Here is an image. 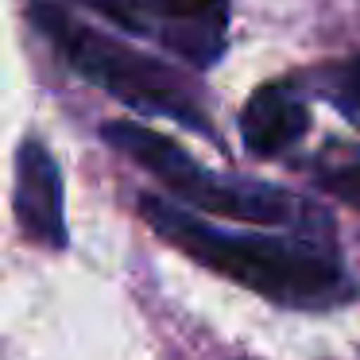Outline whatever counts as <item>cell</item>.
I'll return each mask as SVG.
<instances>
[{
	"label": "cell",
	"instance_id": "1",
	"mask_svg": "<svg viewBox=\"0 0 360 360\" xmlns=\"http://www.w3.org/2000/svg\"><path fill=\"white\" fill-rule=\"evenodd\" d=\"M140 217L194 264L248 287L252 295L290 310H326L352 298V283L337 252L310 236H259L213 229L182 205L140 194Z\"/></svg>",
	"mask_w": 360,
	"mask_h": 360
},
{
	"label": "cell",
	"instance_id": "2",
	"mask_svg": "<svg viewBox=\"0 0 360 360\" xmlns=\"http://www.w3.org/2000/svg\"><path fill=\"white\" fill-rule=\"evenodd\" d=\"M27 20L51 39V47L63 55V63L120 105L148 117H163L174 124L190 128L198 136L213 140V124L202 109V94L182 78L174 66L82 24L74 12H66L55 0H32Z\"/></svg>",
	"mask_w": 360,
	"mask_h": 360
},
{
	"label": "cell",
	"instance_id": "3",
	"mask_svg": "<svg viewBox=\"0 0 360 360\" xmlns=\"http://www.w3.org/2000/svg\"><path fill=\"white\" fill-rule=\"evenodd\" d=\"M105 143L155 174L182 205L202 213H217L229 221H252V225H306L321 221L318 210H306L295 194L259 179H236V174H213L198 159H190L174 140L151 132L132 120H109L101 128Z\"/></svg>",
	"mask_w": 360,
	"mask_h": 360
},
{
	"label": "cell",
	"instance_id": "4",
	"mask_svg": "<svg viewBox=\"0 0 360 360\" xmlns=\"http://www.w3.org/2000/svg\"><path fill=\"white\" fill-rule=\"evenodd\" d=\"M117 27L174 51L205 70L221 58L229 35V0H78Z\"/></svg>",
	"mask_w": 360,
	"mask_h": 360
},
{
	"label": "cell",
	"instance_id": "5",
	"mask_svg": "<svg viewBox=\"0 0 360 360\" xmlns=\"http://www.w3.org/2000/svg\"><path fill=\"white\" fill-rule=\"evenodd\" d=\"M16 221L27 240L66 248L63 174L39 140H24L16 151Z\"/></svg>",
	"mask_w": 360,
	"mask_h": 360
},
{
	"label": "cell",
	"instance_id": "6",
	"mask_svg": "<svg viewBox=\"0 0 360 360\" xmlns=\"http://www.w3.org/2000/svg\"><path fill=\"white\" fill-rule=\"evenodd\" d=\"M310 128V109L306 101L283 82H271V86H259L256 94L244 101L240 112V136L244 148L259 159H271L279 151L295 148L298 140Z\"/></svg>",
	"mask_w": 360,
	"mask_h": 360
},
{
	"label": "cell",
	"instance_id": "7",
	"mask_svg": "<svg viewBox=\"0 0 360 360\" xmlns=\"http://www.w3.org/2000/svg\"><path fill=\"white\" fill-rule=\"evenodd\" d=\"M318 89L349 124L360 128V55L341 63V66H333L329 74H321Z\"/></svg>",
	"mask_w": 360,
	"mask_h": 360
},
{
	"label": "cell",
	"instance_id": "8",
	"mask_svg": "<svg viewBox=\"0 0 360 360\" xmlns=\"http://www.w3.org/2000/svg\"><path fill=\"white\" fill-rule=\"evenodd\" d=\"M318 186L326 190V194H333L337 202L360 210V163H349V167H333V171H326V174L318 179Z\"/></svg>",
	"mask_w": 360,
	"mask_h": 360
}]
</instances>
